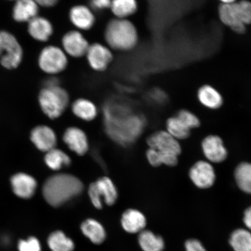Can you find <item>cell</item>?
I'll return each instance as SVG.
<instances>
[{"label": "cell", "instance_id": "cell-29", "mask_svg": "<svg viewBox=\"0 0 251 251\" xmlns=\"http://www.w3.org/2000/svg\"><path fill=\"white\" fill-rule=\"evenodd\" d=\"M166 128L168 132L175 139L184 140L190 135V129L176 117L169 118L166 122Z\"/></svg>", "mask_w": 251, "mask_h": 251}, {"label": "cell", "instance_id": "cell-38", "mask_svg": "<svg viewBox=\"0 0 251 251\" xmlns=\"http://www.w3.org/2000/svg\"><path fill=\"white\" fill-rule=\"evenodd\" d=\"M221 2V4H233L236 2L237 0H219Z\"/></svg>", "mask_w": 251, "mask_h": 251}, {"label": "cell", "instance_id": "cell-26", "mask_svg": "<svg viewBox=\"0 0 251 251\" xmlns=\"http://www.w3.org/2000/svg\"><path fill=\"white\" fill-rule=\"evenodd\" d=\"M47 243L52 251H74L75 249L73 240L60 230L55 231L50 234Z\"/></svg>", "mask_w": 251, "mask_h": 251}, {"label": "cell", "instance_id": "cell-21", "mask_svg": "<svg viewBox=\"0 0 251 251\" xmlns=\"http://www.w3.org/2000/svg\"><path fill=\"white\" fill-rule=\"evenodd\" d=\"M80 229L82 233L94 244H101L105 240L104 227L95 219L86 220L81 225Z\"/></svg>", "mask_w": 251, "mask_h": 251}, {"label": "cell", "instance_id": "cell-16", "mask_svg": "<svg viewBox=\"0 0 251 251\" xmlns=\"http://www.w3.org/2000/svg\"><path fill=\"white\" fill-rule=\"evenodd\" d=\"M31 140L37 149L43 152H48L55 149L56 136L54 131L47 126H39L31 133Z\"/></svg>", "mask_w": 251, "mask_h": 251}, {"label": "cell", "instance_id": "cell-12", "mask_svg": "<svg viewBox=\"0 0 251 251\" xmlns=\"http://www.w3.org/2000/svg\"><path fill=\"white\" fill-rule=\"evenodd\" d=\"M202 150L204 155L210 162L221 163L227 157V151L221 137L210 135L203 139Z\"/></svg>", "mask_w": 251, "mask_h": 251}, {"label": "cell", "instance_id": "cell-6", "mask_svg": "<svg viewBox=\"0 0 251 251\" xmlns=\"http://www.w3.org/2000/svg\"><path fill=\"white\" fill-rule=\"evenodd\" d=\"M88 193L91 202L99 209L102 208L103 201L109 206L114 205L118 197L117 187L108 177L100 178L91 184Z\"/></svg>", "mask_w": 251, "mask_h": 251}, {"label": "cell", "instance_id": "cell-34", "mask_svg": "<svg viewBox=\"0 0 251 251\" xmlns=\"http://www.w3.org/2000/svg\"><path fill=\"white\" fill-rule=\"evenodd\" d=\"M186 251H206L205 247L200 241L196 239H190L185 243Z\"/></svg>", "mask_w": 251, "mask_h": 251}, {"label": "cell", "instance_id": "cell-33", "mask_svg": "<svg viewBox=\"0 0 251 251\" xmlns=\"http://www.w3.org/2000/svg\"><path fill=\"white\" fill-rule=\"evenodd\" d=\"M112 0H90V7L93 11H103L109 9Z\"/></svg>", "mask_w": 251, "mask_h": 251}, {"label": "cell", "instance_id": "cell-13", "mask_svg": "<svg viewBox=\"0 0 251 251\" xmlns=\"http://www.w3.org/2000/svg\"><path fill=\"white\" fill-rule=\"evenodd\" d=\"M218 15L223 24L238 34L246 32L247 26L241 21L238 15L236 2L221 4L218 8Z\"/></svg>", "mask_w": 251, "mask_h": 251}, {"label": "cell", "instance_id": "cell-23", "mask_svg": "<svg viewBox=\"0 0 251 251\" xmlns=\"http://www.w3.org/2000/svg\"><path fill=\"white\" fill-rule=\"evenodd\" d=\"M115 18L128 19L138 10L137 0H112L109 8Z\"/></svg>", "mask_w": 251, "mask_h": 251}, {"label": "cell", "instance_id": "cell-39", "mask_svg": "<svg viewBox=\"0 0 251 251\" xmlns=\"http://www.w3.org/2000/svg\"><path fill=\"white\" fill-rule=\"evenodd\" d=\"M10 1H15V0H10Z\"/></svg>", "mask_w": 251, "mask_h": 251}, {"label": "cell", "instance_id": "cell-8", "mask_svg": "<svg viewBox=\"0 0 251 251\" xmlns=\"http://www.w3.org/2000/svg\"><path fill=\"white\" fill-rule=\"evenodd\" d=\"M90 44L80 31L71 30L62 36L61 48L68 56L80 58L85 56Z\"/></svg>", "mask_w": 251, "mask_h": 251}, {"label": "cell", "instance_id": "cell-22", "mask_svg": "<svg viewBox=\"0 0 251 251\" xmlns=\"http://www.w3.org/2000/svg\"><path fill=\"white\" fill-rule=\"evenodd\" d=\"M72 111L77 117L85 121H92L97 115V108L94 103L86 99H78L72 105Z\"/></svg>", "mask_w": 251, "mask_h": 251}, {"label": "cell", "instance_id": "cell-35", "mask_svg": "<svg viewBox=\"0 0 251 251\" xmlns=\"http://www.w3.org/2000/svg\"><path fill=\"white\" fill-rule=\"evenodd\" d=\"M147 158L151 165L154 167L161 165L158 152L154 149H150L147 150Z\"/></svg>", "mask_w": 251, "mask_h": 251}, {"label": "cell", "instance_id": "cell-30", "mask_svg": "<svg viewBox=\"0 0 251 251\" xmlns=\"http://www.w3.org/2000/svg\"><path fill=\"white\" fill-rule=\"evenodd\" d=\"M236 6L241 21L246 26L251 25V2L241 0L236 2Z\"/></svg>", "mask_w": 251, "mask_h": 251}, {"label": "cell", "instance_id": "cell-14", "mask_svg": "<svg viewBox=\"0 0 251 251\" xmlns=\"http://www.w3.org/2000/svg\"><path fill=\"white\" fill-rule=\"evenodd\" d=\"M63 140L72 151L83 155L89 150V141L85 133L80 128L71 127L65 130Z\"/></svg>", "mask_w": 251, "mask_h": 251}, {"label": "cell", "instance_id": "cell-2", "mask_svg": "<svg viewBox=\"0 0 251 251\" xmlns=\"http://www.w3.org/2000/svg\"><path fill=\"white\" fill-rule=\"evenodd\" d=\"M106 45L112 50L126 52L135 49L139 43V33L128 19L114 18L106 25L104 31Z\"/></svg>", "mask_w": 251, "mask_h": 251}, {"label": "cell", "instance_id": "cell-15", "mask_svg": "<svg viewBox=\"0 0 251 251\" xmlns=\"http://www.w3.org/2000/svg\"><path fill=\"white\" fill-rule=\"evenodd\" d=\"M27 30L33 39L46 42L54 33V27L48 19L38 15L28 23Z\"/></svg>", "mask_w": 251, "mask_h": 251}, {"label": "cell", "instance_id": "cell-11", "mask_svg": "<svg viewBox=\"0 0 251 251\" xmlns=\"http://www.w3.org/2000/svg\"><path fill=\"white\" fill-rule=\"evenodd\" d=\"M147 142L150 149L159 152L174 153L178 156L181 152L179 142L167 131H159L151 135Z\"/></svg>", "mask_w": 251, "mask_h": 251}, {"label": "cell", "instance_id": "cell-20", "mask_svg": "<svg viewBox=\"0 0 251 251\" xmlns=\"http://www.w3.org/2000/svg\"><path fill=\"white\" fill-rule=\"evenodd\" d=\"M198 99L205 107L216 109L221 108L224 103L221 94L215 87L208 84L201 87L197 93Z\"/></svg>", "mask_w": 251, "mask_h": 251}, {"label": "cell", "instance_id": "cell-3", "mask_svg": "<svg viewBox=\"0 0 251 251\" xmlns=\"http://www.w3.org/2000/svg\"><path fill=\"white\" fill-rule=\"evenodd\" d=\"M39 102L47 117L54 119L60 117L67 108L70 103V96L60 84L44 86L39 93Z\"/></svg>", "mask_w": 251, "mask_h": 251}, {"label": "cell", "instance_id": "cell-1", "mask_svg": "<svg viewBox=\"0 0 251 251\" xmlns=\"http://www.w3.org/2000/svg\"><path fill=\"white\" fill-rule=\"evenodd\" d=\"M83 184L78 178L69 174H57L49 177L44 184L43 194L45 200L58 207L80 195Z\"/></svg>", "mask_w": 251, "mask_h": 251}, {"label": "cell", "instance_id": "cell-27", "mask_svg": "<svg viewBox=\"0 0 251 251\" xmlns=\"http://www.w3.org/2000/svg\"><path fill=\"white\" fill-rule=\"evenodd\" d=\"M229 244L234 251H251V233L244 228H238L231 233Z\"/></svg>", "mask_w": 251, "mask_h": 251}, {"label": "cell", "instance_id": "cell-36", "mask_svg": "<svg viewBox=\"0 0 251 251\" xmlns=\"http://www.w3.org/2000/svg\"><path fill=\"white\" fill-rule=\"evenodd\" d=\"M39 7L51 8L58 4L60 0H34Z\"/></svg>", "mask_w": 251, "mask_h": 251}, {"label": "cell", "instance_id": "cell-31", "mask_svg": "<svg viewBox=\"0 0 251 251\" xmlns=\"http://www.w3.org/2000/svg\"><path fill=\"white\" fill-rule=\"evenodd\" d=\"M176 117L183 122L190 130L200 126V121L199 118L188 110H181L177 113Z\"/></svg>", "mask_w": 251, "mask_h": 251}, {"label": "cell", "instance_id": "cell-4", "mask_svg": "<svg viewBox=\"0 0 251 251\" xmlns=\"http://www.w3.org/2000/svg\"><path fill=\"white\" fill-rule=\"evenodd\" d=\"M23 50L11 33L0 30V64L8 70L19 67L23 58Z\"/></svg>", "mask_w": 251, "mask_h": 251}, {"label": "cell", "instance_id": "cell-10", "mask_svg": "<svg viewBox=\"0 0 251 251\" xmlns=\"http://www.w3.org/2000/svg\"><path fill=\"white\" fill-rule=\"evenodd\" d=\"M189 177L194 184L201 189L211 187L216 179L215 172L212 165L203 161L196 162L191 168Z\"/></svg>", "mask_w": 251, "mask_h": 251}, {"label": "cell", "instance_id": "cell-7", "mask_svg": "<svg viewBox=\"0 0 251 251\" xmlns=\"http://www.w3.org/2000/svg\"><path fill=\"white\" fill-rule=\"evenodd\" d=\"M85 56L90 67L98 72L107 70L114 57L112 50L107 45L100 43L90 44Z\"/></svg>", "mask_w": 251, "mask_h": 251}, {"label": "cell", "instance_id": "cell-28", "mask_svg": "<svg viewBox=\"0 0 251 251\" xmlns=\"http://www.w3.org/2000/svg\"><path fill=\"white\" fill-rule=\"evenodd\" d=\"M234 177L240 189L251 194V164L243 162L238 165L234 172Z\"/></svg>", "mask_w": 251, "mask_h": 251}, {"label": "cell", "instance_id": "cell-17", "mask_svg": "<svg viewBox=\"0 0 251 251\" xmlns=\"http://www.w3.org/2000/svg\"><path fill=\"white\" fill-rule=\"evenodd\" d=\"M11 183L14 193L22 199H30L34 195L37 188V182L31 176L20 173L13 176Z\"/></svg>", "mask_w": 251, "mask_h": 251}, {"label": "cell", "instance_id": "cell-25", "mask_svg": "<svg viewBox=\"0 0 251 251\" xmlns=\"http://www.w3.org/2000/svg\"><path fill=\"white\" fill-rule=\"evenodd\" d=\"M45 161L48 167L53 171L68 167L71 164L70 157L62 151L55 148L47 152Z\"/></svg>", "mask_w": 251, "mask_h": 251}, {"label": "cell", "instance_id": "cell-32", "mask_svg": "<svg viewBox=\"0 0 251 251\" xmlns=\"http://www.w3.org/2000/svg\"><path fill=\"white\" fill-rule=\"evenodd\" d=\"M19 251H42L40 241L37 238L30 237L26 240H21L18 244Z\"/></svg>", "mask_w": 251, "mask_h": 251}, {"label": "cell", "instance_id": "cell-24", "mask_svg": "<svg viewBox=\"0 0 251 251\" xmlns=\"http://www.w3.org/2000/svg\"><path fill=\"white\" fill-rule=\"evenodd\" d=\"M138 241L143 251H163L164 250L165 243L163 238L149 230L140 232Z\"/></svg>", "mask_w": 251, "mask_h": 251}, {"label": "cell", "instance_id": "cell-5", "mask_svg": "<svg viewBox=\"0 0 251 251\" xmlns=\"http://www.w3.org/2000/svg\"><path fill=\"white\" fill-rule=\"evenodd\" d=\"M40 70L50 76L64 72L68 65V56L61 47L49 45L43 49L38 58Z\"/></svg>", "mask_w": 251, "mask_h": 251}, {"label": "cell", "instance_id": "cell-37", "mask_svg": "<svg viewBox=\"0 0 251 251\" xmlns=\"http://www.w3.org/2000/svg\"><path fill=\"white\" fill-rule=\"evenodd\" d=\"M243 221L248 229L251 230V206L244 212Z\"/></svg>", "mask_w": 251, "mask_h": 251}, {"label": "cell", "instance_id": "cell-18", "mask_svg": "<svg viewBox=\"0 0 251 251\" xmlns=\"http://www.w3.org/2000/svg\"><path fill=\"white\" fill-rule=\"evenodd\" d=\"M39 7L34 0H15L12 17L18 23H29L38 16Z\"/></svg>", "mask_w": 251, "mask_h": 251}, {"label": "cell", "instance_id": "cell-19", "mask_svg": "<svg viewBox=\"0 0 251 251\" xmlns=\"http://www.w3.org/2000/svg\"><path fill=\"white\" fill-rule=\"evenodd\" d=\"M122 226L128 233H140L147 225L145 216L136 209L126 210L122 216Z\"/></svg>", "mask_w": 251, "mask_h": 251}, {"label": "cell", "instance_id": "cell-9", "mask_svg": "<svg viewBox=\"0 0 251 251\" xmlns=\"http://www.w3.org/2000/svg\"><path fill=\"white\" fill-rule=\"evenodd\" d=\"M69 20L75 29L81 32L92 29L96 22L93 9L83 4L74 5L70 9Z\"/></svg>", "mask_w": 251, "mask_h": 251}]
</instances>
